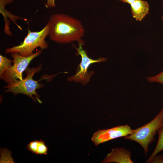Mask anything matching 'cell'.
I'll use <instances>...</instances> for the list:
<instances>
[{
	"instance_id": "2",
	"label": "cell",
	"mask_w": 163,
	"mask_h": 163,
	"mask_svg": "<svg viewBox=\"0 0 163 163\" xmlns=\"http://www.w3.org/2000/svg\"><path fill=\"white\" fill-rule=\"evenodd\" d=\"M42 63L37 67L32 68L27 67L25 70L26 75V78L22 80H17L9 85L4 86L5 92H11L14 95L21 94L27 96L33 100L42 104V101L39 99L40 96L36 92V90L43 88L44 85L42 83H38L39 81L43 79L50 81L56 75H44L42 78L38 81L34 80L33 77L34 75L39 72L41 69Z\"/></svg>"
},
{
	"instance_id": "10",
	"label": "cell",
	"mask_w": 163,
	"mask_h": 163,
	"mask_svg": "<svg viewBox=\"0 0 163 163\" xmlns=\"http://www.w3.org/2000/svg\"><path fill=\"white\" fill-rule=\"evenodd\" d=\"M14 0H0V12L2 14L4 17V21L5 25L4 31L5 33L8 35L11 36L12 35L11 32L9 28L7 25V17L10 18L19 28L22 30L20 27L16 23L15 21L17 20L21 19V18L17 16L14 15L11 13L10 12L7 11L5 8V5L8 4L12 2Z\"/></svg>"
},
{
	"instance_id": "16",
	"label": "cell",
	"mask_w": 163,
	"mask_h": 163,
	"mask_svg": "<svg viewBox=\"0 0 163 163\" xmlns=\"http://www.w3.org/2000/svg\"><path fill=\"white\" fill-rule=\"evenodd\" d=\"M150 163H163V155H157Z\"/></svg>"
},
{
	"instance_id": "19",
	"label": "cell",
	"mask_w": 163,
	"mask_h": 163,
	"mask_svg": "<svg viewBox=\"0 0 163 163\" xmlns=\"http://www.w3.org/2000/svg\"><path fill=\"white\" fill-rule=\"evenodd\" d=\"M162 7H163V2L162 4ZM161 20L163 21V14L161 17Z\"/></svg>"
},
{
	"instance_id": "11",
	"label": "cell",
	"mask_w": 163,
	"mask_h": 163,
	"mask_svg": "<svg viewBox=\"0 0 163 163\" xmlns=\"http://www.w3.org/2000/svg\"><path fill=\"white\" fill-rule=\"evenodd\" d=\"M158 139L155 147L145 163H150L154 157L161 151L163 150V126L157 131Z\"/></svg>"
},
{
	"instance_id": "13",
	"label": "cell",
	"mask_w": 163,
	"mask_h": 163,
	"mask_svg": "<svg viewBox=\"0 0 163 163\" xmlns=\"http://www.w3.org/2000/svg\"><path fill=\"white\" fill-rule=\"evenodd\" d=\"M48 149L45 142L41 139L39 141L37 155H46L48 153Z\"/></svg>"
},
{
	"instance_id": "7",
	"label": "cell",
	"mask_w": 163,
	"mask_h": 163,
	"mask_svg": "<svg viewBox=\"0 0 163 163\" xmlns=\"http://www.w3.org/2000/svg\"><path fill=\"white\" fill-rule=\"evenodd\" d=\"M134 129L128 125H120L110 129L99 130L94 133L91 141L96 145L109 140L132 134Z\"/></svg>"
},
{
	"instance_id": "4",
	"label": "cell",
	"mask_w": 163,
	"mask_h": 163,
	"mask_svg": "<svg viewBox=\"0 0 163 163\" xmlns=\"http://www.w3.org/2000/svg\"><path fill=\"white\" fill-rule=\"evenodd\" d=\"M163 126V107L160 112L149 123L134 129L131 134L124 137L125 139L134 141L143 149L146 156L149 152V146L155 140L157 131Z\"/></svg>"
},
{
	"instance_id": "5",
	"label": "cell",
	"mask_w": 163,
	"mask_h": 163,
	"mask_svg": "<svg viewBox=\"0 0 163 163\" xmlns=\"http://www.w3.org/2000/svg\"><path fill=\"white\" fill-rule=\"evenodd\" d=\"M78 43V48L74 45L73 46L77 51L76 54L81 56V61L77 67L76 73L73 75L68 77L67 80L69 82L81 83L83 85H85L89 82L90 78L94 73L93 71H88L89 66L92 63L105 62L107 58L101 57L97 59L90 58L88 56L86 51L83 49L82 46L84 44V41L82 40Z\"/></svg>"
},
{
	"instance_id": "1",
	"label": "cell",
	"mask_w": 163,
	"mask_h": 163,
	"mask_svg": "<svg viewBox=\"0 0 163 163\" xmlns=\"http://www.w3.org/2000/svg\"><path fill=\"white\" fill-rule=\"evenodd\" d=\"M49 36L50 40L59 44L79 42L84 36L85 29L78 20L67 14L56 13L51 15Z\"/></svg>"
},
{
	"instance_id": "18",
	"label": "cell",
	"mask_w": 163,
	"mask_h": 163,
	"mask_svg": "<svg viewBox=\"0 0 163 163\" xmlns=\"http://www.w3.org/2000/svg\"><path fill=\"white\" fill-rule=\"evenodd\" d=\"M119 1H120L121 2H122L123 3H127L129 4H130L132 3L134 1H136V0H118Z\"/></svg>"
},
{
	"instance_id": "14",
	"label": "cell",
	"mask_w": 163,
	"mask_h": 163,
	"mask_svg": "<svg viewBox=\"0 0 163 163\" xmlns=\"http://www.w3.org/2000/svg\"><path fill=\"white\" fill-rule=\"evenodd\" d=\"M147 81L149 83L158 82L163 84V70L157 75L146 78Z\"/></svg>"
},
{
	"instance_id": "3",
	"label": "cell",
	"mask_w": 163,
	"mask_h": 163,
	"mask_svg": "<svg viewBox=\"0 0 163 163\" xmlns=\"http://www.w3.org/2000/svg\"><path fill=\"white\" fill-rule=\"evenodd\" d=\"M50 25H46L39 31L32 32L28 29V34L23 41L18 45L7 48L5 52L10 53L12 52L18 53L24 56H30L34 53L33 51L37 48L39 47L42 50L46 49L48 44L45 38L49 35Z\"/></svg>"
},
{
	"instance_id": "9",
	"label": "cell",
	"mask_w": 163,
	"mask_h": 163,
	"mask_svg": "<svg viewBox=\"0 0 163 163\" xmlns=\"http://www.w3.org/2000/svg\"><path fill=\"white\" fill-rule=\"evenodd\" d=\"M130 5L132 17L136 21H142L149 13V6L145 1L136 0Z\"/></svg>"
},
{
	"instance_id": "8",
	"label": "cell",
	"mask_w": 163,
	"mask_h": 163,
	"mask_svg": "<svg viewBox=\"0 0 163 163\" xmlns=\"http://www.w3.org/2000/svg\"><path fill=\"white\" fill-rule=\"evenodd\" d=\"M131 152L124 148H114L112 149L101 163H133Z\"/></svg>"
},
{
	"instance_id": "6",
	"label": "cell",
	"mask_w": 163,
	"mask_h": 163,
	"mask_svg": "<svg viewBox=\"0 0 163 163\" xmlns=\"http://www.w3.org/2000/svg\"><path fill=\"white\" fill-rule=\"evenodd\" d=\"M42 50H39L28 56H22L15 52L10 53L13 59V64L4 72L2 79L7 85H10L17 80H22L23 72L26 69L33 59L41 54Z\"/></svg>"
},
{
	"instance_id": "12",
	"label": "cell",
	"mask_w": 163,
	"mask_h": 163,
	"mask_svg": "<svg viewBox=\"0 0 163 163\" xmlns=\"http://www.w3.org/2000/svg\"><path fill=\"white\" fill-rule=\"evenodd\" d=\"M13 60L8 59L1 55H0V78L2 79L4 72L9 68L13 63Z\"/></svg>"
},
{
	"instance_id": "15",
	"label": "cell",
	"mask_w": 163,
	"mask_h": 163,
	"mask_svg": "<svg viewBox=\"0 0 163 163\" xmlns=\"http://www.w3.org/2000/svg\"><path fill=\"white\" fill-rule=\"evenodd\" d=\"M39 140H34L30 142L27 145V149L30 152L37 154Z\"/></svg>"
},
{
	"instance_id": "17",
	"label": "cell",
	"mask_w": 163,
	"mask_h": 163,
	"mask_svg": "<svg viewBox=\"0 0 163 163\" xmlns=\"http://www.w3.org/2000/svg\"><path fill=\"white\" fill-rule=\"evenodd\" d=\"M46 6L47 8L54 7L56 6L55 0H47Z\"/></svg>"
}]
</instances>
